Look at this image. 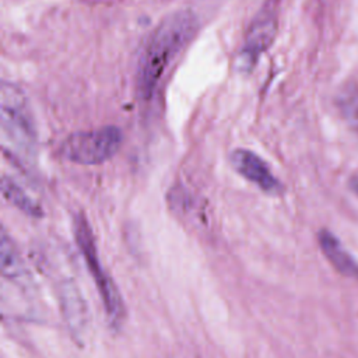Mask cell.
Masks as SVG:
<instances>
[{
	"instance_id": "1",
	"label": "cell",
	"mask_w": 358,
	"mask_h": 358,
	"mask_svg": "<svg viewBox=\"0 0 358 358\" xmlns=\"http://www.w3.org/2000/svg\"><path fill=\"white\" fill-rule=\"evenodd\" d=\"M197 29V18L189 10L166 15L147 39L137 63L136 88L143 99H150L166 69Z\"/></svg>"
},
{
	"instance_id": "2",
	"label": "cell",
	"mask_w": 358,
	"mask_h": 358,
	"mask_svg": "<svg viewBox=\"0 0 358 358\" xmlns=\"http://www.w3.org/2000/svg\"><path fill=\"white\" fill-rule=\"evenodd\" d=\"M0 120L6 143L20 155H32L36 133L28 99L14 84L3 81L0 91Z\"/></svg>"
},
{
	"instance_id": "3",
	"label": "cell",
	"mask_w": 358,
	"mask_h": 358,
	"mask_svg": "<svg viewBox=\"0 0 358 358\" xmlns=\"http://www.w3.org/2000/svg\"><path fill=\"white\" fill-rule=\"evenodd\" d=\"M73 231H74L77 246L84 257V262L88 270L91 271L92 280L102 299V305L106 312V316L113 327H119L124 316L123 302H122L117 287L115 285L113 280L109 277V274L105 271V268L101 264L96 245H95V238L91 231V225L84 214H77L74 217Z\"/></svg>"
},
{
	"instance_id": "4",
	"label": "cell",
	"mask_w": 358,
	"mask_h": 358,
	"mask_svg": "<svg viewBox=\"0 0 358 358\" xmlns=\"http://www.w3.org/2000/svg\"><path fill=\"white\" fill-rule=\"evenodd\" d=\"M123 143V133L116 126H103L69 136L62 154L66 159L80 165H98L110 159Z\"/></svg>"
},
{
	"instance_id": "5",
	"label": "cell",
	"mask_w": 358,
	"mask_h": 358,
	"mask_svg": "<svg viewBox=\"0 0 358 358\" xmlns=\"http://www.w3.org/2000/svg\"><path fill=\"white\" fill-rule=\"evenodd\" d=\"M275 36V20L268 13H262L250 25L243 46L238 52L235 66L242 73L253 70L259 57L266 52Z\"/></svg>"
},
{
	"instance_id": "6",
	"label": "cell",
	"mask_w": 358,
	"mask_h": 358,
	"mask_svg": "<svg viewBox=\"0 0 358 358\" xmlns=\"http://www.w3.org/2000/svg\"><path fill=\"white\" fill-rule=\"evenodd\" d=\"M231 164L241 176L256 185L264 193L278 194L281 192L280 180L273 175L264 159L253 151L245 148L234 150Z\"/></svg>"
},
{
	"instance_id": "7",
	"label": "cell",
	"mask_w": 358,
	"mask_h": 358,
	"mask_svg": "<svg viewBox=\"0 0 358 358\" xmlns=\"http://www.w3.org/2000/svg\"><path fill=\"white\" fill-rule=\"evenodd\" d=\"M59 298L62 312L64 315L70 331L76 336V338H80L81 334L85 331L87 326V309L80 295V291L73 282L66 281L60 287Z\"/></svg>"
},
{
	"instance_id": "8",
	"label": "cell",
	"mask_w": 358,
	"mask_h": 358,
	"mask_svg": "<svg viewBox=\"0 0 358 358\" xmlns=\"http://www.w3.org/2000/svg\"><path fill=\"white\" fill-rule=\"evenodd\" d=\"M317 241L324 257L338 273L358 280V262L344 249L330 231L322 229L317 235Z\"/></svg>"
},
{
	"instance_id": "9",
	"label": "cell",
	"mask_w": 358,
	"mask_h": 358,
	"mask_svg": "<svg viewBox=\"0 0 358 358\" xmlns=\"http://www.w3.org/2000/svg\"><path fill=\"white\" fill-rule=\"evenodd\" d=\"M1 194L11 206L18 208L24 214H27L29 217H41L42 215L41 206L35 200H32L25 193V190L21 186H18V183H15L7 175H3V178H1Z\"/></svg>"
},
{
	"instance_id": "10",
	"label": "cell",
	"mask_w": 358,
	"mask_h": 358,
	"mask_svg": "<svg viewBox=\"0 0 358 358\" xmlns=\"http://www.w3.org/2000/svg\"><path fill=\"white\" fill-rule=\"evenodd\" d=\"M337 105L343 119L358 137V83L350 81L343 85L337 96Z\"/></svg>"
},
{
	"instance_id": "11",
	"label": "cell",
	"mask_w": 358,
	"mask_h": 358,
	"mask_svg": "<svg viewBox=\"0 0 358 358\" xmlns=\"http://www.w3.org/2000/svg\"><path fill=\"white\" fill-rule=\"evenodd\" d=\"M0 255H1V273L8 278L22 277L24 264L22 259L6 229L1 231V242H0Z\"/></svg>"
},
{
	"instance_id": "12",
	"label": "cell",
	"mask_w": 358,
	"mask_h": 358,
	"mask_svg": "<svg viewBox=\"0 0 358 358\" xmlns=\"http://www.w3.org/2000/svg\"><path fill=\"white\" fill-rule=\"evenodd\" d=\"M350 187L354 190V193L358 196V178H352L350 182Z\"/></svg>"
}]
</instances>
